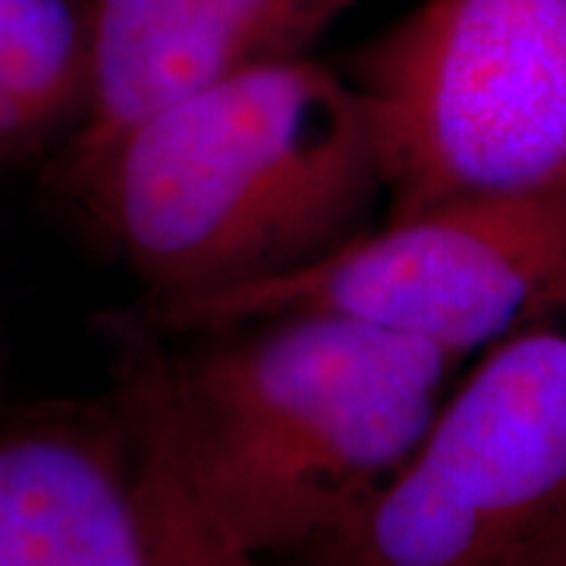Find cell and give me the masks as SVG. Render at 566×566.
Returning a JSON list of instances; mask_svg holds the SVG:
<instances>
[{"instance_id": "obj_5", "label": "cell", "mask_w": 566, "mask_h": 566, "mask_svg": "<svg viewBox=\"0 0 566 566\" xmlns=\"http://www.w3.org/2000/svg\"><path fill=\"white\" fill-rule=\"evenodd\" d=\"M566 308V199H469L371 223L318 262L167 315L182 337L324 312L444 349L457 363Z\"/></svg>"}, {"instance_id": "obj_4", "label": "cell", "mask_w": 566, "mask_h": 566, "mask_svg": "<svg viewBox=\"0 0 566 566\" xmlns=\"http://www.w3.org/2000/svg\"><path fill=\"white\" fill-rule=\"evenodd\" d=\"M566 528V308L447 390L403 465L308 566H520Z\"/></svg>"}, {"instance_id": "obj_8", "label": "cell", "mask_w": 566, "mask_h": 566, "mask_svg": "<svg viewBox=\"0 0 566 566\" xmlns=\"http://www.w3.org/2000/svg\"><path fill=\"white\" fill-rule=\"evenodd\" d=\"M88 102V17L82 0H0V148L29 145Z\"/></svg>"}, {"instance_id": "obj_3", "label": "cell", "mask_w": 566, "mask_h": 566, "mask_svg": "<svg viewBox=\"0 0 566 566\" xmlns=\"http://www.w3.org/2000/svg\"><path fill=\"white\" fill-rule=\"evenodd\" d=\"M385 221L469 199H566V0H422L344 70Z\"/></svg>"}, {"instance_id": "obj_1", "label": "cell", "mask_w": 566, "mask_h": 566, "mask_svg": "<svg viewBox=\"0 0 566 566\" xmlns=\"http://www.w3.org/2000/svg\"><path fill=\"white\" fill-rule=\"evenodd\" d=\"M66 182L151 318L293 274L385 208L363 98L308 54L189 92L66 167Z\"/></svg>"}, {"instance_id": "obj_7", "label": "cell", "mask_w": 566, "mask_h": 566, "mask_svg": "<svg viewBox=\"0 0 566 566\" xmlns=\"http://www.w3.org/2000/svg\"><path fill=\"white\" fill-rule=\"evenodd\" d=\"M104 331L111 340V394L133 438L148 566H264L262 554L233 542L182 472L164 412L161 331L145 312H114Z\"/></svg>"}, {"instance_id": "obj_2", "label": "cell", "mask_w": 566, "mask_h": 566, "mask_svg": "<svg viewBox=\"0 0 566 566\" xmlns=\"http://www.w3.org/2000/svg\"><path fill=\"white\" fill-rule=\"evenodd\" d=\"M164 337L182 472L233 542L303 554L422 441L457 359L371 324L286 312Z\"/></svg>"}, {"instance_id": "obj_9", "label": "cell", "mask_w": 566, "mask_h": 566, "mask_svg": "<svg viewBox=\"0 0 566 566\" xmlns=\"http://www.w3.org/2000/svg\"><path fill=\"white\" fill-rule=\"evenodd\" d=\"M262 44L264 57H296L356 0H218Z\"/></svg>"}, {"instance_id": "obj_6", "label": "cell", "mask_w": 566, "mask_h": 566, "mask_svg": "<svg viewBox=\"0 0 566 566\" xmlns=\"http://www.w3.org/2000/svg\"><path fill=\"white\" fill-rule=\"evenodd\" d=\"M0 566H148L114 394L0 422Z\"/></svg>"}, {"instance_id": "obj_10", "label": "cell", "mask_w": 566, "mask_h": 566, "mask_svg": "<svg viewBox=\"0 0 566 566\" xmlns=\"http://www.w3.org/2000/svg\"><path fill=\"white\" fill-rule=\"evenodd\" d=\"M520 566H566V528H560L551 542L528 554Z\"/></svg>"}]
</instances>
